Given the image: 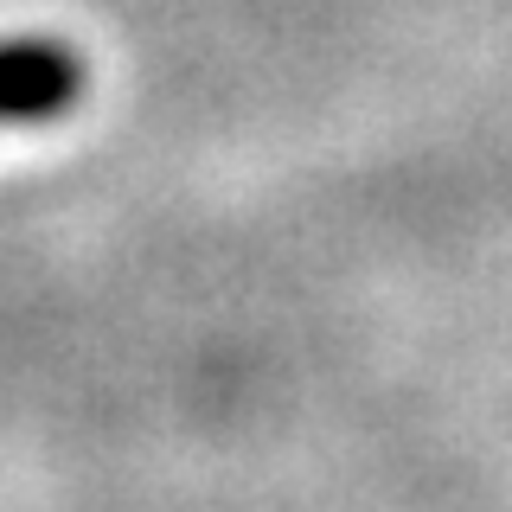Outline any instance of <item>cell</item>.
<instances>
[{"label": "cell", "instance_id": "obj_1", "mask_svg": "<svg viewBox=\"0 0 512 512\" xmlns=\"http://www.w3.org/2000/svg\"><path fill=\"white\" fill-rule=\"evenodd\" d=\"M90 64L64 39H0V128L58 122L84 103Z\"/></svg>", "mask_w": 512, "mask_h": 512}]
</instances>
